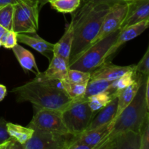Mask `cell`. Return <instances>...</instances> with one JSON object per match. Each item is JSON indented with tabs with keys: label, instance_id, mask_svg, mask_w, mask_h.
<instances>
[{
	"label": "cell",
	"instance_id": "obj_2",
	"mask_svg": "<svg viewBox=\"0 0 149 149\" xmlns=\"http://www.w3.org/2000/svg\"><path fill=\"white\" fill-rule=\"evenodd\" d=\"M11 92L16 95L17 102H29L34 109L63 111L74 101L63 91L59 80L40 81L33 79Z\"/></svg>",
	"mask_w": 149,
	"mask_h": 149
},
{
	"label": "cell",
	"instance_id": "obj_20",
	"mask_svg": "<svg viewBox=\"0 0 149 149\" xmlns=\"http://www.w3.org/2000/svg\"><path fill=\"white\" fill-rule=\"evenodd\" d=\"M6 127L9 136L22 145L26 143L34 132L33 129L29 127H23L11 122H7Z\"/></svg>",
	"mask_w": 149,
	"mask_h": 149
},
{
	"label": "cell",
	"instance_id": "obj_3",
	"mask_svg": "<svg viewBox=\"0 0 149 149\" xmlns=\"http://www.w3.org/2000/svg\"><path fill=\"white\" fill-rule=\"evenodd\" d=\"M149 78L147 77L140 86L136 95L130 103L122 111L117 119L112 122V130L109 137L126 132L140 134L143 125L148 117Z\"/></svg>",
	"mask_w": 149,
	"mask_h": 149
},
{
	"label": "cell",
	"instance_id": "obj_33",
	"mask_svg": "<svg viewBox=\"0 0 149 149\" xmlns=\"http://www.w3.org/2000/svg\"><path fill=\"white\" fill-rule=\"evenodd\" d=\"M95 3H101V4H106L109 5H112L114 3L120 2V1H125L127 0H89Z\"/></svg>",
	"mask_w": 149,
	"mask_h": 149
},
{
	"label": "cell",
	"instance_id": "obj_4",
	"mask_svg": "<svg viewBox=\"0 0 149 149\" xmlns=\"http://www.w3.org/2000/svg\"><path fill=\"white\" fill-rule=\"evenodd\" d=\"M119 32L120 29H118L90 45L68 65V68L90 73L94 71L107 61L106 53L116 40Z\"/></svg>",
	"mask_w": 149,
	"mask_h": 149
},
{
	"label": "cell",
	"instance_id": "obj_15",
	"mask_svg": "<svg viewBox=\"0 0 149 149\" xmlns=\"http://www.w3.org/2000/svg\"><path fill=\"white\" fill-rule=\"evenodd\" d=\"M31 34L32 35H29L28 33H17V42L31 47L38 52L45 55L47 58H48L49 61H50L51 59L49 58V55L50 54L53 55L54 44L43 39L39 35L36 34V33H31Z\"/></svg>",
	"mask_w": 149,
	"mask_h": 149
},
{
	"label": "cell",
	"instance_id": "obj_6",
	"mask_svg": "<svg viewBox=\"0 0 149 149\" xmlns=\"http://www.w3.org/2000/svg\"><path fill=\"white\" fill-rule=\"evenodd\" d=\"M61 114L69 134L77 137L87 130L95 113L86 100H80L73 101L61 111Z\"/></svg>",
	"mask_w": 149,
	"mask_h": 149
},
{
	"label": "cell",
	"instance_id": "obj_16",
	"mask_svg": "<svg viewBox=\"0 0 149 149\" xmlns=\"http://www.w3.org/2000/svg\"><path fill=\"white\" fill-rule=\"evenodd\" d=\"M141 135L126 132L111 138L106 149H139Z\"/></svg>",
	"mask_w": 149,
	"mask_h": 149
},
{
	"label": "cell",
	"instance_id": "obj_37",
	"mask_svg": "<svg viewBox=\"0 0 149 149\" xmlns=\"http://www.w3.org/2000/svg\"><path fill=\"white\" fill-rule=\"evenodd\" d=\"M37 1H38V3H39V9H40V7H42V6H43L44 4H45L46 3L49 2V0H37Z\"/></svg>",
	"mask_w": 149,
	"mask_h": 149
},
{
	"label": "cell",
	"instance_id": "obj_43",
	"mask_svg": "<svg viewBox=\"0 0 149 149\" xmlns=\"http://www.w3.org/2000/svg\"><path fill=\"white\" fill-rule=\"evenodd\" d=\"M53 1V0H49V1Z\"/></svg>",
	"mask_w": 149,
	"mask_h": 149
},
{
	"label": "cell",
	"instance_id": "obj_26",
	"mask_svg": "<svg viewBox=\"0 0 149 149\" xmlns=\"http://www.w3.org/2000/svg\"><path fill=\"white\" fill-rule=\"evenodd\" d=\"M13 4H8L0 7V26L7 31H13Z\"/></svg>",
	"mask_w": 149,
	"mask_h": 149
},
{
	"label": "cell",
	"instance_id": "obj_25",
	"mask_svg": "<svg viewBox=\"0 0 149 149\" xmlns=\"http://www.w3.org/2000/svg\"><path fill=\"white\" fill-rule=\"evenodd\" d=\"M81 0H53L49 4L59 13H73L80 7Z\"/></svg>",
	"mask_w": 149,
	"mask_h": 149
},
{
	"label": "cell",
	"instance_id": "obj_18",
	"mask_svg": "<svg viewBox=\"0 0 149 149\" xmlns=\"http://www.w3.org/2000/svg\"><path fill=\"white\" fill-rule=\"evenodd\" d=\"M117 106L118 97H116L107 106H106L97 112V114L93 117L86 130H90L95 129L103 125L111 122L116 116Z\"/></svg>",
	"mask_w": 149,
	"mask_h": 149
},
{
	"label": "cell",
	"instance_id": "obj_11",
	"mask_svg": "<svg viewBox=\"0 0 149 149\" xmlns=\"http://www.w3.org/2000/svg\"><path fill=\"white\" fill-rule=\"evenodd\" d=\"M148 24L149 19L128 26L125 29H120V32L116 38V40L115 41L113 45L111 47V48L106 53V61L109 59V58H110L111 55L114 54V52H116L122 45L141 35L148 27Z\"/></svg>",
	"mask_w": 149,
	"mask_h": 149
},
{
	"label": "cell",
	"instance_id": "obj_9",
	"mask_svg": "<svg viewBox=\"0 0 149 149\" xmlns=\"http://www.w3.org/2000/svg\"><path fill=\"white\" fill-rule=\"evenodd\" d=\"M127 4L126 1L114 3L111 5L103 19L100 31L93 43L100 40L109 33L120 29L127 13Z\"/></svg>",
	"mask_w": 149,
	"mask_h": 149
},
{
	"label": "cell",
	"instance_id": "obj_42",
	"mask_svg": "<svg viewBox=\"0 0 149 149\" xmlns=\"http://www.w3.org/2000/svg\"><path fill=\"white\" fill-rule=\"evenodd\" d=\"M1 46H2V45H1V41H0V47H1Z\"/></svg>",
	"mask_w": 149,
	"mask_h": 149
},
{
	"label": "cell",
	"instance_id": "obj_39",
	"mask_svg": "<svg viewBox=\"0 0 149 149\" xmlns=\"http://www.w3.org/2000/svg\"><path fill=\"white\" fill-rule=\"evenodd\" d=\"M11 139H12V138H11ZM11 139L9 140L8 142H7V143H6L5 146L4 147V148H3V149H9V148H10V141H11Z\"/></svg>",
	"mask_w": 149,
	"mask_h": 149
},
{
	"label": "cell",
	"instance_id": "obj_13",
	"mask_svg": "<svg viewBox=\"0 0 149 149\" xmlns=\"http://www.w3.org/2000/svg\"><path fill=\"white\" fill-rule=\"evenodd\" d=\"M68 70V64L63 59L56 55H52L49 61L47 69L40 72L33 79L36 81H51V80H65Z\"/></svg>",
	"mask_w": 149,
	"mask_h": 149
},
{
	"label": "cell",
	"instance_id": "obj_30",
	"mask_svg": "<svg viewBox=\"0 0 149 149\" xmlns=\"http://www.w3.org/2000/svg\"><path fill=\"white\" fill-rule=\"evenodd\" d=\"M140 135L141 142L139 149H149V116L143 125Z\"/></svg>",
	"mask_w": 149,
	"mask_h": 149
},
{
	"label": "cell",
	"instance_id": "obj_22",
	"mask_svg": "<svg viewBox=\"0 0 149 149\" xmlns=\"http://www.w3.org/2000/svg\"><path fill=\"white\" fill-rule=\"evenodd\" d=\"M63 90L65 94L74 101L82 100L86 91L87 84L71 83L65 80H62Z\"/></svg>",
	"mask_w": 149,
	"mask_h": 149
},
{
	"label": "cell",
	"instance_id": "obj_8",
	"mask_svg": "<svg viewBox=\"0 0 149 149\" xmlns=\"http://www.w3.org/2000/svg\"><path fill=\"white\" fill-rule=\"evenodd\" d=\"M33 130L31 138L23 145V149H63L74 138L71 135H60L39 130Z\"/></svg>",
	"mask_w": 149,
	"mask_h": 149
},
{
	"label": "cell",
	"instance_id": "obj_21",
	"mask_svg": "<svg viewBox=\"0 0 149 149\" xmlns=\"http://www.w3.org/2000/svg\"><path fill=\"white\" fill-rule=\"evenodd\" d=\"M114 97H116V96H114L113 93L110 90H107L90 96L85 100L88 103L90 109L96 113L105 106H107Z\"/></svg>",
	"mask_w": 149,
	"mask_h": 149
},
{
	"label": "cell",
	"instance_id": "obj_29",
	"mask_svg": "<svg viewBox=\"0 0 149 149\" xmlns=\"http://www.w3.org/2000/svg\"><path fill=\"white\" fill-rule=\"evenodd\" d=\"M1 45L4 48L12 49L17 44V33L13 31H7L0 39Z\"/></svg>",
	"mask_w": 149,
	"mask_h": 149
},
{
	"label": "cell",
	"instance_id": "obj_38",
	"mask_svg": "<svg viewBox=\"0 0 149 149\" xmlns=\"http://www.w3.org/2000/svg\"><path fill=\"white\" fill-rule=\"evenodd\" d=\"M6 31H7V30H6V29H4V28L1 27V26H0V39H1V36L4 34V33H5Z\"/></svg>",
	"mask_w": 149,
	"mask_h": 149
},
{
	"label": "cell",
	"instance_id": "obj_40",
	"mask_svg": "<svg viewBox=\"0 0 149 149\" xmlns=\"http://www.w3.org/2000/svg\"><path fill=\"white\" fill-rule=\"evenodd\" d=\"M7 142H8V141H7V142L1 144V145H0V149H3V148H4V146H5L6 143H7Z\"/></svg>",
	"mask_w": 149,
	"mask_h": 149
},
{
	"label": "cell",
	"instance_id": "obj_31",
	"mask_svg": "<svg viewBox=\"0 0 149 149\" xmlns=\"http://www.w3.org/2000/svg\"><path fill=\"white\" fill-rule=\"evenodd\" d=\"M6 124V121L3 118L0 117V145L11 139L7 133Z\"/></svg>",
	"mask_w": 149,
	"mask_h": 149
},
{
	"label": "cell",
	"instance_id": "obj_34",
	"mask_svg": "<svg viewBox=\"0 0 149 149\" xmlns=\"http://www.w3.org/2000/svg\"><path fill=\"white\" fill-rule=\"evenodd\" d=\"M21 1H26V0H0V7L8 5V4H13V5H14V4H17V2Z\"/></svg>",
	"mask_w": 149,
	"mask_h": 149
},
{
	"label": "cell",
	"instance_id": "obj_41",
	"mask_svg": "<svg viewBox=\"0 0 149 149\" xmlns=\"http://www.w3.org/2000/svg\"><path fill=\"white\" fill-rule=\"evenodd\" d=\"M73 139H74V138H73ZM71 142H70V143H71ZM70 144V143H69ZM69 144H68V145H69ZM68 146H67L66 147H65V148H63V149H67V148H68Z\"/></svg>",
	"mask_w": 149,
	"mask_h": 149
},
{
	"label": "cell",
	"instance_id": "obj_32",
	"mask_svg": "<svg viewBox=\"0 0 149 149\" xmlns=\"http://www.w3.org/2000/svg\"><path fill=\"white\" fill-rule=\"evenodd\" d=\"M95 147H90L88 146L84 145V144L80 143L77 142L76 141L75 137H74V139L72 140V141L68 145L67 149H94Z\"/></svg>",
	"mask_w": 149,
	"mask_h": 149
},
{
	"label": "cell",
	"instance_id": "obj_14",
	"mask_svg": "<svg viewBox=\"0 0 149 149\" xmlns=\"http://www.w3.org/2000/svg\"><path fill=\"white\" fill-rule=\"evenodd\" d=\"M113 123H107L90 130H86L78 136L75 140L80 143L90 147H95L106 139L112 130Z\"/></svg>",
	"mask_w": 149,
	"mask_h": 149
},
{
	"label": "cell",
	"instance_id": "obj_7",
	"mask_svg": "<svg viewBox=\"0 0 149 149\" xmlns=\"http://www.w3.org/2000/svg\"><path fill=\"white\" fill-rule=\"evenodd\" d=\"M28 127L44 132L71 135L63 121L61 111L52 109H35L34 114Z\"/></svg>",
	"mask_w": 149,
	"mask_h": 149
},
{
	"label": "cell",
	"instance_id": "obj_5",
	"mask_svg": "<svg viewBox=\"0 0 149 149\" xmlns=\"http://www.w3.org/2000/svg\"><path fill=\"white\" fill-rule=\"evenodd\" d=\"M37 0H26L13 5V31L17 33H35L39 29Z\"/></svg>",
	"mask_w": 149,
	"mask_h": 149
},
{
	"label": "cell",
	"instance_id": "obj_23",
	"mask_svg": "<svg viewBox=\"0 0 149 149\" xmlns=\"http://www.w3.org/2000/svg\"><path fill=\"white\" fill-rule=\"evenodd\" d=\"M112 81H113L90 79L87 84L86 91L82 100H85L87 97H90V96L109 90L110 89Z\"/></svg>",
	"mask_w": 149,
	"mask_h": 149
},
{
	"label": "cell",
	"instance_id": "obj_36",
	"mask_svg": "<svg viewBox=\"0 0 149 149\" xmlns=\"http://www.w3.org/2000/svg\"><path fill=\"white\" fill-rule=\"evenodd\" d=\"M7 88L3 84H0V102L2 101L7 95Z\"/></svg>",
	"mask_w": 149,
	"mask_h": 149
},
{
	"label": "cell",
	"instance_id": "obj_17",
	"mask_svg": "<svg viewBox=\"0 0 149 149\" xmlns=\"http://www.w3.org/2000/svg\"><path fill=\"white\" fill-rule=\"evenodd\" d=\"M73 40L74 28L71 22L61 39L56 44H54L53 48V55L63 59L68 64H69Z\"/></svg>",
	"mask_w": 149,
	"mask_h": 149
},
{
	"label": "cell",
	"instance_id": "obj_1",
	"mask_svg": "<svg viewBox=\"0 0 149 149\" xmlns=\"http://www.w3.org/2000/svg\"><path fill=\"white\" fill-rule=\"evenodd\" d=\"M110 6L85 0L72 15L71 22L74 28V40L69 64L93 43Z\"/></svg>",
	"mask_w": 149,
	"mask_h": 149
},
{
	"label": "cell",
	"instance_id": "obj_24",
	"mask_svg": "<svg viewBox=\"0 0 149 149\" xmlns=\"http://www.w3.org/2000/svg\"><path fill=\"white\" fill-rule=\"evenodd\" d=\"M137 73L135 72L134 69L132 70V71H128V72H127L126 74L122 75L119 78L113 80L112 81L111 84L110 89L109 90L112 92L113 95H114V96H116V94L118 92L126 88L130 84H132L135 81Z\"/></svg>",
	"mask_w": 149,
	"mask_h": 149
},
{
	"label": "cell",
	"instance_id": "obj_19",
	"mask_svg": "<svg viewBox=\"0 0 149 149\" xmlns=\"http://www.w3.org/2000/svg\"><path fill=\"white\" fill-rule=\"evenodd\" d=\"M12 49L20 65L26 72L31 71L36 76L40 73L36 65L34 56L30 51L25 49L19 44H17L14 47L12 48Z\"/></svg>",
	"mask_w": 149,
	"mask_h": 149
},
{
	"label": "cell",
	"instance_id": "obj_12",
	"mask_svg": "<svg viewBox=\"0 0 149 149\" xmlns=\"http://www.w3.org/2000/svg\"><path fill=\"white\" fill-rule=\"evenodd\" d=\"M135 65H116L111 62L103 63L96 69L90 72V79L113 81L130 71L134 69Z\"/></svg>",
	"mask_w": 149,
	"mask_h": 149
},
{
	"label": "cell",
	"instance_id": "obj_35",
	"mask_svg": "<svg viewBox=\"0 0 149 149\" xmlns=\"http://www.w3.org/2000/svg\"><path fill=\"white\" fill-rule=\"evenodd\" d=\"M9 149H23V146L12 138L10 141Z\"/></svg>",
	"mask_w": 149,
	"mask_h": 149
},
{
	"label": "cell",
	"instance_id": "obj_28",
	"mask_svg": "<svg viewBox=\"0 0 149 149\" xmlns=\"http://www.w3.org/2000/svg\"><path fill=\"white\" fill-rule=\"evenodd\" d=\"M134 70L138 74L143 76L149 75V47L147 48L146 53L137 65H135Z\"/></svg>",
	"mask_w": 149,
	"mask_h": 149
},
{
	"label": "cell",
	"instance_id": "obj_10",
	"mask_svg": "<svg viewBox=\"0 0 149 149\" xmlns=\"http://www.w3.org/2000/svg\"><path fill=\"white\" fill-rule=\"evenodd\" d=\"M127 10L120 29L149 19V0H127Z\"/></svg>",
	"mask_w": 149,
	"mask_h": 149
},
{
	"label": "cell",
	"instance_id": "obj_27",
	"mask_svg": "<svg viewBox=\"0 0 149 149\" xmlns=\"http://www.w3.org/2000/svg\"><path fill=\"white\" fill-rule=\"evenodd\" d=\"M65 80L75 84H87L90 80V73L68 68Z\"/></svg>",
	"mask_w": 149,
	"mask_h": 149
}]
</instances>
